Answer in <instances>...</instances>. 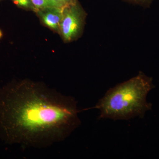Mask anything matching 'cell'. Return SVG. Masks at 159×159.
<instances>
[{
  "label": "cell",
  "instance_id": "52a82bcc",
  "mask_svg": "<svg viewBox=\"0 0 159 159\" xmlns=\"http://www.w3.org/2000/svg\"><path fill=\"white\" fill-rule=\"evenodd\" d=\"M126 2L138 5L144 8H149L154 0H123Z\"/></svg>",
  "mask_w": 159,
  "mask_h": 159
},
{
  "label": "cell",
  "instance_id": "277c9868",
  "mask_svg": "<svg viewBox=\"0 0 159 159\" xmlns=\"http://www.w3.org/2000/svg\"><path fill=\"white\" fill-rule=\"evenodd\" d=\"M63 8L50 7L36 11L42 23L55 32L59 33Z\"/></svg>",
  "mask_w": 159,
  "mask_h": 159
},
{
  "label": "cell",
  "instance_id": "5b68a950",
  "mask_svg": "<svg viewBox=\"0 0 159 159\" xmlns=\"http://www.w3.org/2000/svg\"><path fill=\"white\" fill-rule=\"evenodd\" d=\"M34 12L39 9L50 7H55L51 0H32Z\"/></svg>",
  "mask_w": 159,
  "mask_h": 159
},
{
  "label": "cell",
  "instance_id": "6da1fadb",
  "mask_svg": "<svg viewBox=\"0 0 159 159\" xmlns=\"http://www.w3.org/2000/svg\"><path fill=\"white\" fill-rule=\"evenodd\" d=\"M77 103L42 83H12L0 89V136L35 148L62 142L81 124Z\"/></svg>",
  "mask_w": 159,
  "mask_h": 159
},
{
  "label": "cell",
  "instance_id": "30bf717a",
  "mask_svg": "<svg viewBox=\"0 0 159 159\" xmlns=\"http://www.w3.org/2000/svg\"><path fill=\"white\" fill-rule=\"evenodd\" d=\"M0 1H1V0H0Z\"/></svg>",
  "mask_w": 159,
  "mask_h": 159
},
{
  "label": "cell",
  "instance_id": "8992f818",
  "mask_svg": "<svg viewBox=\"0 0 159 159\" xmlns=\"http://www.w3.org/2000/svg\"><path fill=\"white\" fill-rule=\"evenodd\" d=\"M11 1L20 8L25 9V10H31V11H34L32 0H11Z\"/></svg>",
  "mask_w": 159,
  "mask_h": 159
},
{
  "label": "cell",
  "instance_id": "ba28073f",
  "mask_svg": "<svg viewBox=\"0 0 159 159\" xmlns=\"http://www.w3.org/2000/svg\"><path fill=\"white\" fill-rule=\"evenodd\" d=\"M78 0H51L55 7L61 8H63L74 4Z\"/></svg>",
  "mask_w": 159,
  "mask_h": 159
},
{
  "label": "cell",
  "instance_id": "3957f363",
  "mask_svg": "<svg viewBox=\"0 0 159 159\" xmlns=\"http://www.w3.org/2000/svg\"><path fill=\"white\" fill-rule=\"evenodd\" d=\"M86 16L78 1L63 8L59 33L65 42L74 41L81 36Z\"/></svg>",
  "mask_w": 159,
  "mask_h": 159
},
{
  "label": "cell",
  "instance_id": "9c48e42d",
  "mask_svg": "<svg viewBox=\"0 0 159 159\" xmlns=\"http://www.w3.org/2000/svg\"><path fill=\"white\" fill-rule=\"evenodd\" d=\"M3 36L2 32L1 31V30H0V39L2 38V37Z\"/></svg>",
  "mask_w": 159,
  "mask_h": 159
},
{
  "label": "cell",
  "instance_id": "7a4b0ae2",
  "mask_svg": "<svg viewBox=\"0 0 159 159\" xmlns=\"http://www.w3.org/2000/svg\"><path fill=\"white\" fill-rule=\"evenodd\" d=\"M152 78L142 72L109 89L95 108L100 111L99 119L127 120L142 118L152 104L147 102L148 93L154 88Z\"/></svg>",
  "mask_w": 159,
  "mask_h": 159
}]
</instances>
